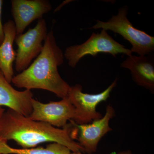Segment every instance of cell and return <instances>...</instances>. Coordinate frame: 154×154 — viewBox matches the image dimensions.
I'll list each match as a JSON object with an SVG mask.
<instances>
[{
  "label": "cell",
  "instance_id": "obj_1",
  "mask_svg": "<svg viewBox=\"0 0 154 154\" xmlns=\"http://www.w3.org/2000/svg\"><path fill=\"white\" fill-rule=\"evenodd\" d=\"M72 127L70 122L63 128H57L9 108L0 113V139L15 141L23 148H34L44 143H57L72 152L84 153V149L72 137Z\"/></svg>",
  "mask_w": 154,
  "mask_h": 154
},
{
  "label": "cell",
  "instance_id": "obj_2",
  "mask_svg": "<svg viewBox=\"0 0 154 154\" xmlns=\"http://www.w3.org/2000/svg\"><path fill=\"white\" fill-rule=\"evenodd\" d=\"M64 58L51 30L48 33L40 54L27 69L14 76L11 82L18 88L45 90L62 99L67 97L70 86L58 70V66L63 63Z\"/></svg>",
  "mask_w": 154,
  "mask_h": 154
},
{
  "label": "cell",
  "instance_id": "obj_3",
  "mask_svg": "<svg viewBox=\"0 0 154 154\" xmlns=\"http://www.w3.org/2000/svg\"><path fill=\"white\" fill-rule=\"evenodd\" d=\"M128 8L119 9L118 14L107 22L96 20V23L90 29L109 30L121 35L132 45L131 52L139 56L149 55L154 51V37L134 27L127 17Z\"/></svg>",
  "mask_w": 154,
  "mask_h": 154
},
{
  "label": "cell",
  "instance_id": "obj_4",
  "mask_svg": "<svg viewBox=\"0 0 154 154\" xmlns=\"http://www.w3.org/2000/svg\"><path fill=\"white\" fill-rule=\"evenodd\" d=\"M99 53L109 54L116 57L119 54L131 56L132 53L130 49L114 40L107 31L102 30L100 33H92L90 38L82 44L67 47L64 56L69 65L74 68L82 58L87 55L95 57Z\"/></svg>",
  "mask_w": 154,
  "mask_h": 154
},
{
  "label": "cell",
  "instance_id": "obj_5",
  "mask_svg": "<svg viewBox=\"0 0 154 154\" xmlns=\"http://www.w3.org/2000/svg\"><path fill=\"white\" fill-rule=\"evenodd\" d=\"M116 82V79L105 91L94 94L83 93L82 87L79 84L70 86L68 97L75 110V118L72 121L77 124H88L102 118L103 116L97 111L96 107L110 97L113 88L117 85Z\"/></svg>",
  "mask_w": 154,
  "mask_h": 154
},
{
  "label": "cell",
  "instance_id": "obj_6",
  "mask_svg": "<svg viewBox=\"0 0 154 154\" xmlns=\"http://www.w3.org/2000/svg\"><path fill=\"white\" fill-rule=\"evenodd\" d=\"M48 33L46 21L42 18L34 28L16 36L15 41L18 48L15 61L16 71H23L40 54Z\"/></svg>",
  "mask_w": 154,
  "mask_h": 154
},
{
  "label": "cell",
  "instance_id": "obj_7",
  "mask_svg": "<svg viewBox=\"0 0 154 154\" xmlns=\"http://www.w3.org/2000/svg\"><path fill=\"white\" fill-rule=\"evenodd\" d=\"M116 115L115 110L110 104L106 107L105 115L91 123L77 124L72 120V136L77 140L85 153L92 154L97 151L98 145L102 138L112 130L109 125L110 120Z\"/></svg>",
  "mask_w": 154,
  "mask_h": 154
},
{
  "label": "cell",
  "instance_id": "obj_8",
  "mask_svg": "<svg viewBox=\"0 0 154 154\" xmlns=\"http://www.w3.org/2000/svg\"><path fill=\"white\" fill-rule=\"evenodd\" d=\"M31 103L32 111L29 117L32 120L63 128L68 122L74 119L75 107L68 96L60 101L48 103H42L33 98Z\"/></svg>",
  "mask_w": 154,
  "mask_h": 154
},
{
  "label": "cell",
  "instance_id": "obj_9",
  "mask_svg": "<svg viewBox=\"0 0 154 154\" xmlns=\"http://www.w3.org/2000/svg\"><path fill=\"white\" fill-rule=\"evenodd\" d=\"M52 6L47 0H12L11 14L14 19L17 36L24 33L26 28L36 19H42Z\"/></svg>",
  "mask_w": 154,
  "mask_h": 154
},
{
  "label": "cell",
  "instance_id": "obj_10",
  "mask_svg": "<svg viewBox=\"0 0 154 154\" xmlns=\"http://www.w3.org/2000/svg\"><path fill=\"white\" fill-rule=\"evenodd\" d=\"M33 94L30 90L18 91L11 85L0 70V107L4 106L29 117L32 111Z\"/></svg>",
  "mask_w": 154,
  "mask_h": 154
},
{
  "label": "cell",
  "instance_id": "obj_11",
  "mask_svg": "<svg viewBox=\"0 0 154 154\" xmlns=\"http://www.w3.org/2000/svg\"><path fill=\"white\" fill-rule=\"evenodd\" d=\"M122 68L131 71L133 80L138 85L154 92V59L152 56L131 55L121 64Z\"/></svg>",
  "mask_w": 154,
  "mask_h": 154
},
{
  "label": "cell",
  "instance_id": "obj_12",
  "mask_svg": "<svg viewBox=\"0 0 154 154\" xmlns=\"http://www.w3.org/2000/svg\"><path fill=\"white\" fill-rule=\"evenodd\" d=\"M4 38L0 45V70L9 83L14 77L13 63L16 60L17 53L13 48V44L17 36L14 22L9 20L3 25Z\"/></svg>",
  "mask_w": 154,
  "mask_h": 154
},
{
  "label": "cell",
  "instance_id": "obj_13",
  "mask_svg": "<svg viewBox=\"0 0 154 154\" xmlns=\"http://www.w3.org/2000/svg\"><path fill=\"white\" fill-rule=\"evenodd\" d=\"M72 152L66 146L57 143H51L46 148L37 147L31 148H14L8 141L0 139V154H71Z\"/></svg>",
  "mask_w": 154,
  "mask_h": 154
},
{
  "label": "cell",
  "instance_id": "obj_14",
  "mask_svg": "<svg viewBox=\"0 0 154 154\" xmlns=\"http://www.w3.org/2000/svg\"><path fill=\"white\" fill-rule=\"evenodd\" d=\"M3 1L0 0V45L2 43L4 38V30L3 25L2 22V8Z\"/></svg>",
  "mask_w": 154,
  "mask_h": 154
},
{
  "label": "cell",
  "instance_id": "obj_15",
  "mask_svg": "<svg viewBox=\"0 0 154 154\" xmlns=\"http://www.w3.org/2000/svg\"><path fill=\"white\" fill-rule=\"evenodd\" d=\"M111 154H132L131 152L129 150L122 151L119 152H113L111 153Z\"/></svg>",
  "mask_w": 154,
  "mask_h": 154
},
{
  "label": "cell",
  "instance_id": "obj_16",
  "mask_svg": "<svg viewBox=\"0 0 154 154\" xmlns=\"http://www.w3.org/2000/svg\"><path fill=\"white\" fill-rule=\"evenodd\" d=\"M71 154H84L83 153L81 152H72Z\"/></svg>",
  "mask_w": 154,
  "mask_h": 154
},
{
  "label": "cell",
  "instance_id": "obj_17",
  "mask_svg": "<svg viewBox=\"0 0 154 154\" xmlns=\"http://www.w3.org/2000/svg\"><path fill=\"white\" fill-rule=\"evenodd\" d=\"M5 110V109H4ZM4 109H3V108H2V107H0V113H2V112L3 111H4Z\"/></svg>",
  "mask_w": 154,
  "mask_h": 154
},
{
  "label": "cell",
  "instance_id": "obj_18",
  "mask_svg": "<svg viewBox=\"0 0 154 154\" xmlns=\"http://www.w3.org/2000/svg\"></svg>",
  "mask_w": 154,
  "mask_h": 154
}]
</instances>
